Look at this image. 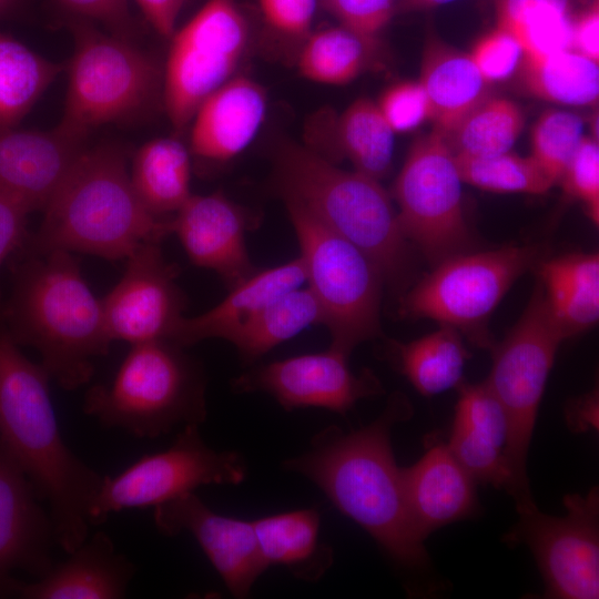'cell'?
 Instances as JSON below:
<instances>
[{
  "label": "cell",
  "instance_id": "ba28073f",
  "mask_svg": "<svg viewBox=\"0 0 599 599\" xmlns=\"http://www.w3.org/2000/svg\"><path fill=\"white\" fill-rule=\"evenodd\" d=\"M566 338L538 283L515 327L493 347L494 363L485 383L507 417L505 457L511 479L509 495L517 510L535 505L526 471L527 455L546 383Z\"/></svg>",
  "mask_w": 599,
  "mask_h": 599
},
{
  "label": "cell",
  "instance_id": "52a82bcc",
  "mask_svg": "<svg viewBox=\"0 0 599 599\" xmlns=\"http://www.w3.org/2000/svg\"><path fill=\"white\" fill-rule=\"evenodd\" d=\"M294 227L305 282L331 334V346L348 355L378 337L384 277L370 257L297 203L284 201Z\"/></svg>",
  "mask_w": 599,
  "mask_h": 599
},
{
  "label": "cell",
  "instance_id": "5bb4252c",
  "mask_svg": "<svg viewBox=\"0 0 599 599\" xmlns=\"http://www.w3.org/2000/svg\"><path fill=\"white\" fill-rule=\"evenodd\" d=\"M566 514L551 516L535 505L517 510L519 520L505 536L526 545L545 583V598H599V490L564 497Z\"/></svg>",
  "mask_w": 599,
  "mask_h": 599
},
{
  "label": "cell",
  "instance_id": "83f0119b",
  "mask_svg": "<svg viewBox=\"0 0 599 599\" xmlns=\"http://www.w3.org/2000/svg\"><path fill=\"white\" fill-rule=\"evenodd\" d=\"M540 284L565 336L577 335L599 318V256L577 253L541 261Z\"/></svg>",
  "mask_w": 599,
  "mask_h": 599
},
{
  "label": "cell",
  "instance_id": "681fc988",
  "mask_svg": "<svg viewBox=\"0 0 599 599\" xmlns=\"http://www.w3.org/2000/svg\"><path fill=\"white\" fill-rule=\"evenodd\" d=\"M598 412V390L593 389L567 405L565 414L567 426L573 433L597 430L599 425Z\"/></svg>",
  "mask_w": 599,
  "mask_h": 599
},
{
  "label": "cell",
  "instance_id": "6da1fadb",
  "mask_svg": "<svg viewBox=\"0 0 599 599\" xmlns=\"http://www.w3.org/2000/svg\"><path fill=\"white\" fill-rule=\"evenodd\" d=\"M410 415L407 398L395 393L369 425L351 432L326 427L313 437L307 451L285 460L283 467L319 487L399 565L425 568L424 539L409 515L390 443L394 425Z\"/></svg>",
  "mask_w": 599,
  "mask_h": 599
},
{
  "label": "cell",
  "instance_id": "e0dca14e",
  "mask_svg": "<svg viewBox=\"0 0 599 599\" xmlns=\"http://www.w3.org/2000/svg\"><path fill=\"white\" fill-rule=\"evenodd\" d=\"M153 518L163 535L191 534L235 598L247 597L268 568L253 521L213 511L194 491L154 507Z\"/></svg>",
  "mask_w": 599,
  "mask_h": 599
},
{
  "label": "cell",
  "instance_id": "3957f363",
  "mask_svg": "<svg viewBox=\"0 0 599 599\" xmlns=\"http://www.w3.org/2000/svg\"><path fill=\"white\" fill-rule=\"evenodd\" d=\"M68 251L28 252L14 274L12 296L0 308L18 345L35 348L51 379L72 390L88 383L94 361L109 352L102 300Z\"/></svg>",
  "mask_w": 599,
  "mask_h": 599
},
{
  "label": "cell",
  "instance_id": "8d00e7d4",
  "mask_svg": "<svg viewBox=\"0 0 599 599\" xmlns=\"http://www.w3.org/2000/svg\"><path fill=\"white\" fill-rule=\"evenodd\" d=\"M377 41L366 39L342 26L312 34L304 43L297 67L306 79L342 85L357 78L368 65Z\"/></svg>",
  "mask_w": 599,
  "mask_h": 599
},
{
  "label": "cell",
  "instance_id": "ac0fdd59",
  "mask_svg": "<svg viewBox=\"0 0 599 599\" xmlns=\"http://www.w3.org/2000/svg\"><path fill=\"white\" fill-rule=\"evenodd\" d=\"M32 483L13 457L0 445V591L16 596L18 580L10 572L21 569L39 579L53 567L57 544L53 524L39 504Z\"/></svg>",
  "mask_w": 599,
  "mask_h": 599
},
{
  "label": "cell",
  "instance_id": "7c38bea8",
  "mask_svg": "<svg viewBox=\"0 0 599 599\" xmlns=\"http://www.w3.org/2000/svg\"><path fill=\"white\" fill-rule=\"evenodd\" d=\"M199 426H183L169 448L144 455L116 476H104L90 508V525L123 509L154 508L200 486L242 483L243 457L209 447Z\"/></svg>",
  "mask_w": 599,
  "mask_h": 599
},
{
  "label": "cell",
  "instance_id": "f907efd6",
  "mask_svg": "<svg viewBox=\"0 0 599 599\" xmlns=\"http://www.w3.org/2000/svg\"><path fill=\"white\" fill-rule=\"evenodd\" d=\"M456 0H400L399 9L402 11H419L447 4Z\"/></svg>",
  "mask_w": 599,
  "mask_h": 599
},
{
  "label": "cell",
  "instance_id": "7bdbcfd3",
  "mask_svg": "<svg viewBox=\"0 0 599 599\" xmlns=\"http://www.w3.org/2000/svg\"><path fill=\"white\" fill-rule=\"evenodd\" d=\"M339 26L377 41L395 11V0H317Z\"/></svg>",
  "mask_w": 599,
  "mask_h": 599
},
{
  "label": "cell",
  "instance_id": "9c48e42d",
  "mask_svg": "<svg viewBox=\"0 0 599 599\" xmlns=\"http://www.w3.org/2000/svg\"><path fill=\"white\" fill-rule=\"evenodd\" d=\"M74 51L67 64L63 129L87 136L91 129L133 116L160 93L163 73L131 40L105 34L87 20L72 24Z\"/></svg>",
  "mask_w": 599,
  "mask_h": 599
},
{
  "label": "cell",
  "instance_id": "836d02e7",
  "mask_svg": "<svg viewBox=\"0 0 599 599\" xmlns=\"http://www.w3.org/2000/svg\"><path fill=\"white\" fill-rule=\"evenodd\" d=\"M496 27L516 38L524 54L571 50L572 0H495Z\"/></svg>",
  "mask_w": 599,
  "mask_h": 599
},
{
  "label": "cell",
  "instance_id": "f546056e",
  "mask_svg": "<svg viewBox=\"0 0 599 599\" xmlns=\"http://www.w3.org/2000/svg\"><path fill=\"white\" fill-rule=\"evenodd\" d=\"M517 72L522 90L538 99L567 105L598 102V63L572 50L524 54Z\"/></svg>",
  "mask_w": 599,
  "mask_h": 599
},
{
  "label": "cell",
  "instance_id": "816d5d0a",
  "mask_svg": "<svg viewBox=\"0 0 599 599\" xmlns=\"http://www.w3.org/2000/svg\"><path fill=\"white\" fill-rule=\"evenodd\" d=\"M17 0H0V14L9 10Z\"/></svg>",
  "mask_w": 599,
  "mask_h": 599
},
{
  "label": "cell",
  "instance_id": "277c9868",
  "mask_svg": "<svg viewBox=\"0 0 599 599\" xmlns=\"http://www.w3.org/2000/svg\"><path fill=\"white\" fill-rule=\"evenodd\" d=\"M43 211L28 252L63 250L122 260L142 243L172 233L171 220L155 217L142 204L124 152L111 144L87 148Z\"/></svg>",
  "mask_w": 599,
  "mask_h": 599
},
{
  "label": "cell",
  "instance_id": "f5cc1de1",
  "mask_svg": "<svg viewBox=\"0 0 599 599\" xmlns=\"http://www.w3.org/2000/svg\"><path fill=\"white\" fill-rule=\"evenodd\" d=\"M0 597H3L1 592H0Z\"/></svg>",
  "mask_w": 599,
  "mask_h": 599
},
{
  "label": "cell",
  "instance_id": "8fae6325",
  "mask_svg": "<svg viewBox=\"0 0 599 599\" xmlns=\"http://www.w3.org/2000/svg\"><path fill=\"white\" fill-rule=\"evenodd\" d=\"M463 183L453 152L435 130L412 144L394 183L403 233L434 265L469 244Z\"/></svg>",
  "mask_w": 599,
  "mask_h": 599
},
{
  "label": "cell",
  "instance_id": "8992f818",
  "mask_svg": "<svg viewBox=\"0 0 599 599\" xmlns=\"http://www.w3.org/2000/svg\"><path fill=\"white\" fill-rule=\"evenodd\" d=\"M83 412L104 427L155 438L205 420V379L182 346L166 339L134 344L112 379L85 393Z\"/></svg>",
  "mask_w": 599,
  "mask_h": 599
},
{
  "label": "cell",
  "instance_id": "f1b7e54d",
  "mask_svg": "<svg viewBox=\"0 0 599 599\" xmlns=\"http://www.w3.org/2000/svg\"><path fill=\"white\" fill-rule=\"evenodd\" d=\"M191 152L174 138L154 139L134 154L130 171L133 189L155 217L175 214L192 195Z\"/></svg>",
  "mask_w": 599,
  "mask_h": 599
},
{
  "label": "cell",
  "instance_id": "74e56055",
  "mask_svg": "<svg viewBox=\"0 0 599 599\" xmlns=\"http://www.w3.org/2000/svg\"><path fill=\"white\" fill-rule=\"evenodd\" d=\"M464 183L496 193H546L554 184L531 156L510 151L480 158L454 155Z\"/></svg>",
  "mask_w": 599,
  "mask_h": 599
},
{
  "label": "cell",
  "instance_id": "7dc6e473",
  "mask_svg": "<svg viewBox=\"0 0 599 599\" xmlns=\"http://www.w3.org/2000/svg\"><path fill=\"white\" fill-rule=\"evenodd\" d=\"M571 50L598 63L599 1L591 0L572 16Z\"/></svg>",
  "mask_w": 599,
  "mask_h": 599
},
{
  "label": "cell",
  "instance_id": "7402d4cb",
  "mask_svg": "<svg viewBox=\"0 0 599 599\" xmlns=\"http://www.w3.org/2000/svg\"><path fill=\"white\" fill-rule=\"evenodd\" d=\"M405 498L419 536L465 519L477 510L475 480L449 450L433 439L423 456L402 468Z\"/></svg>",
  "mask_w": 599,
  "mask_h": 599
},
{
  "label": "cell",
  "instance_id": "d590c367",
  "mask_svg": "<svg viewBox=\"0 0 599 599\" xmlns=\"http://www.w3.org/2000/svg\"><path fill=\"white\" fill-rule=\"evenodd\" d=\"M524 124L518 104L489 95L440 135L454 155L489 156L510 151Z\"/></svg>",
  "mask_w": 599,
  "mask_h": 599
},
{
  "label": "cell",
  "instance_id": "4316f807",
  "mask_svg": "<svg viewBox=\"0 0 599 599\" xmlns=\"http://www.w3.org/2000/svg\"><path fill=\"white\" fill-rule=\"evenodd\" d=\"M266 565H281L295 577L319 579L333 562V551L319 540V512L304 508L253 520Z\"/></svg>",
  "mask_w": 599,
  "mask_h": 599
},
{
  "label": "cell",
  "instance_id": "ee69618b",
  "mask_svg": "<svg viewBox=\"0 0 599 599\" xmlns=\"http://www.w3.org/2000/svg\"><path fill=\"white\" fill-rule=\"evenodd\" d=\"M70 12L83 20L99 21L112 34L129 39L134 34V22L128 0H59Z\"/></svg>",
  "mask_w": 599,
  "mask_h": 599
},
{
  "label": "cell",
  "instance_id": "44dd1931",
  "mask_svg": "<svg viewBox=\"0 0 599 599\" xmlns=\"http://www.w3.org/2000/svg\"><path fill=\"white\" fill-rule=\"evenodd\" d=\"M447 446L475 481L504 488L510 474L505 457L508 436L504 408L488 385L461 382Z\"/></svg>",
  "mask_w": 599,
  "mask_h": 599
},
{
  "label": "cell",
  "instance_id": "484cf974",
  "mask_svg": "<svg viewBox=\"0 0 599 599\" xmlns=\"http://www.w3.org/2000/svg\"><path fill=\"white\" fill-rule=\"evenodd\" d=\"M419 83L430 110L429 120L439 134L449 131L473 108L490 94L469 53L463 52L430 33L425 42Z\"/></svg>",
  "mask_w": 599,
  "mask_h": 599
},
{
  "label": "cell",
  "instance_id": "cb8c5ba5",
  "mask_svg": "<svg viewBox=\"0 0 599 599\" xmlns=\"http://www.w3.org/2000/svg\"><path fill=\"white\" fill-rule=\"evenodd\" d=\"M32 582L18 581L16 596L26 599H121L136 572L104 531H97Z\"/></svg>",
  "mask_w": 599,
  "mask_h": 599
},
{
  "label": "cell",
  "instance_id": "ffe728a7",
  "mask_svg": "<svg viewBox=\"0 0 599 599\" xmlns=\"http://www.w3.org/2000/svg\"><path fill=\"white\" fill-rule=\"evenodd\" d=\"M171 227L190 261L219 274L230 288L255 271L245 241L247 216L223 193L192 194Z\"/></svg>",
  "mask_w": 599,
  "mask_h": 599
},
{
  "label": "cell",
  "instance_id": "7a4b0ae2",
  "mask_svg": "<svg viewBox=\"0 0 599 599\" xmlns=\"http://www.w3.org/2000/svg\"><path fill=\"white\" fill-rule=\"evenodd\" d=\"M50 379L21 353L0 313V445L49 504L57 544L70 552L89 536L90 508L104 476L64 443Z\"/></svg>",
  "mask_w": 599,
  "mask_h": 599
},
{
  "label": "cell",
  "instance_id": "2e32d148",
  "mask_svg": "<svg viewBox=\"0 0 599 599\" xmlns=\"http://www.w3.org/2000/svg\"><path fill=\"white\" fill-rule=\"evenodd\" d=\"M349 355L329 346L324 352L297 355L254 367L233 382L236 392H264L285 409L317 407L345 415L354 405L383 393L368 369L355 375Z\"/></svg>",
  "mask_w": 599,
  "mask_h": 599
},
{
  "label": "cell",
  "instance_id": "1f68e13d",
  "mask_svg": "<svg viewBox=\"0 0 599 599\" xmlns=\"http://www.w3.org/2000/svg\"><path fill=\"white\" fill-rule=\"evenodd\" d=\"M313 324H322L321 307L307 286H298L268 303L229 342L251 364Z\"/></svg>",
  "mask_w": 599,
  "mask_h": 599
},
{
  "label": "cell",
  "instance_id": "9a60e30c",
  "mask_svg": "<svg viewBox=\"0 0 599 599\" xmlns=\"http://www.w3.org/2000/svg\"><path fill=\"white\" fill-rule=\"evenodd\" d=\"M161 242L142 243L126 260L124 274L103 297L109 335L130 345L166 339L183 315L179 268L164 257Z\"/></svg>",
  "mask_w": 599,
  "mask_h": 599
},
{
  "label": "cell",
  "instance_id": "5b68a950",
  "mask_svg": "<svg viewBox=\"0 0 599 599\" xmlns=\"http://www.w3.org/2000/svg\"><path fill=\"white\" fill-rule=\"evenodd\" d=\"M275 179L284 201L297 203L365 252L385 282L404 283L410 270L408 240L378 180L296 145L280 152Z\"/></svg>",
  "mask_w": 599,
  "mask_h": 599
},
{
  "label": "cell",
  "instance_id": "603a6c76",
  "mask_svg": "<svg viewBox=\"0 0 599 599\" xmlns=\"http://www.w3.org/2000/svg\"><path fill=\"white\" fill-rule=\"evenodd\" d=\"M264 89L246 77H232L197 108L190 135V152L209 162H226L254 140L264 122Z\"/></svg>",
  "mask_w": 599,
  "mask_h": 599
},
{
  "label": "cell",
  "instance_id": "d6a6232c",
  "mask_svg": "<svg viewBox=\"0 0 599 599\" xmlns=\"http://www.w3.org/2000/svg\"><path fill=\"white\" fill-rule=\"evenodd\" d=\"M394 133L377 103L366 98L349 104L334 125L338 156L348 159L355 171L378 181L392 166Z\"/></svg>",
  "mask_w": 599,
  "mask_h": 599
},
{
  "label": "cell",
  "instance_id": "ab89813d",
  "mask_svg": "<svg viewBox=\"0 0 599 599\" xmlns=\"http://www.w3.org/2000/svg\"><path fill=\"white\" fill-rule=\"evenodd\" d=\"M566 193L581 201L597 225L599 221V144L582 136L559 181Z\"/></svg>",
  "mask_w": 599,
  "mask_h": 599
},
{
  "label": "cell",
  "instance_id": "f35d334b",
  "mask_svg": "<svg viewBox=\"0 0 599 599\" xmlns=\"http://www.w3.org/2000/svg\"><path fill=\"white\" fill-rule=\"evenodd\" d=\"M582 119L567 111L547 110L531 131L530 156L555 185L576 152L583 134Z\"/></svg>",
  "mask_w": 599,
  "mask_h": 599
},
{
  "label": "cell",
  "instance_id": "f6af8a7d",
  "mask_svg": "<svg viewBox=\"0 0 599 599\" xmlns=\"http://www.w3.org/2000/svg\"><path fill=\"white\" fill-rule=\"evenodd\" d=\"M317 0H260L267 22L291 35L305 33L313 21Z\"/></svg>",
  "mask_w": 599,
  "mask_h": 599
},
{
  "label": "cell",
  "instance_id": "c3c4849f",
  "mask_svg": "<svg viewBox=\"0 0 599 599\" xmlns=\"http://www.w3.org/2000/svg\"><path fill=\"white\" fill-rule=\"evenodd\" d=\"M153 29L171 38L185 0H134Z\"/></svg>",
  "mask_w": 599,
  "mask_h": 599
},
{
  "label": "cell",
  "instance_id": "d4e9b609",
  "mask_svg": "<svg viewBox=\"0 0 599 599\" xmlns=\"http://www.w3.org/2000/svg\"><path fill=\"white\" fill-rule=\"evenodd\" d=\"M305 270L300 256L262 271H254L230 288L214 307L193 316H182L170 342L182 347L207 338H229L268 303L282 294L302 286Z\"/></svg>",
  "mask_w": 599,
  "mask_h": 599
},
{
  "label": "cell",
  "instance_id": "b9f144b4",
  "mask_svg": "<svg viewBox=\"0 0 599 599\" xmlns=\"http://www.w3.org/2000/svg\"><path fill=\"white\" fill-rule=\"evenodd\" d=\"M376 103L394 132L415 130L430 116L428 100L419 81L389 87Z\"/></svg>",
  "mask_w": 599,
  "mask_h": 599
},
{
  "label": "cell",
  "instance_id": "4fadbf2b",
  "mask_svg": "<svg viewBox=\"0 0 599 599\" xmlns=\"http://www.w3.org/2000/svg\"><path fill=\"white\" fill-rule=\"evenodd\" d=\"M247 41V23L233 0H209L172 34L162 97L175 130L184 129L204 99L232 78Z\"/></svg>",
  "mask_w": 599,
  "mask_h": 599
},
{
  "label": "cell",
  "instance_id": "bcb514c9",
  "mask_svg": "<svg viewBox=\"0 0 599 599\" xmlns=\"http://www.w3.org/2000/svg\"><path fill=\"white\" fill-rule=\"evenodd\" d=\"M29 213V210L17 201L0 194V266L11 253L22 246Z\"/></svg>",
  "mask_w": 599,
  "mask_h": 599
},
{
  "label": "cell",
  "instance_id": "60d3db41",
  "mask_svg": "<svg viewBox=\"0 0 599 599\" xmlns=\"http://www.w3.org/2000/svg\"><path fill=\"white\" fill-rule=\"evenodd\" d=\"M469 54L485 80L491 84L518 71L524 50L514 35L496 27L474 44Z\"/></svg>",
  "mask_w": 599,
  "mask_h": 599
},
{
  "label": "cell",
  "instance_id": "e575fe53",
  "mask_svg": "<svg viewBox=\"0 0 599 599\" xmlns=\"http://www.w3.org/2000/svg\"><path fill=\"white\" fill-rule=\"evenodd\" d=\"M64 70L0 33V126H13Z\"/></svg>",
  "mask_w": 599,
  "mask_h": 599
},
{
  "label": "cell",
  "instance_id": "d6986e66",
  "mask_svg": "<svg viewBox=\"0 0 599 599\" xmlns=\"http://www.w3.org/2000/svg\"><path fill=\"white\" fill-rule=\"evenodd\" d=\"M85 142L59 124L50 131L0 126V194L29 212L43 210Z\"/></svg>",
  "mask_w": 599,
  "mask_h": 599
},
{
  "label": "cell",
  "instance_id": "30bf717a",
  "mask_svg": "<svg viewBox=\"0 0 599 599\" xmlns=\"http://www.w3.org/2000/svg\"><path fill=\"white\" fill-rule=\"evenodd\" d=\"M539 256L534 245L459 253L435 265L400 301L404 317L432 318L493 347L484 325L497 304Z\"/></svg>",
  "mask_w": 599,
  "mask_h": 599
},
{
  "label": "cell",
  "instance_id": "4dcf8cb0",
  "mask_svg": "<svg viewBox=\"0 0 599 599\" xmlns=\"http://www.w3.org/2000/svg\"><path fill=\"white\" fill-rule=\"evenodd\" d=\"M393 352L400 373L424 396L457 387L469 358L461 333L444 324L418 339L393 343Z\"/></svg>",
  "mask_w": 599,
  "mask_h": 599
}]
</instances>
